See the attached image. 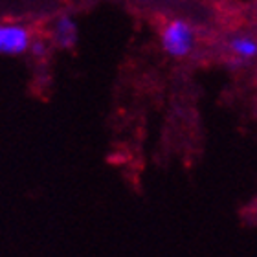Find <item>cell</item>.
<instances>
[{
    "label": "cell",
    "mask_w": 257,
    "mask_h": 257,
    "mask_svg": "<svg viewBox=\"0 0 257 257\" xmlns=\"http://www.w3.org/2000/svg\"><path fill=\"white\" fill-rule=\"evenodd\" d=\"M162 48L167 55L182 59L195 48V30L184 19H173L162 30Z\"/></svg>",
    "instance_id": "1"
},
{
    "label": "cell",
    "mask_w": 257,
    "mask_h": 257,
    "mask_svg": "<svg viewBox=\"0 0 257 257\" xmlns=\"http://www.w3.org/2000/svg\"><path fill=\"white\" fill-rule=\"evenodd\" d=\"M32 32L19 22L0 24V55H21L30 50Z\"/></svg>",
    "instance_id": "2"
},
{
    "label": "cell",
    "mask_w": 257,
    "mask_h": 257,
    "mask_svg": "<svg viewBox=\"0 0 257 257\" xmlns=\"http://www.w3.org/2000/svg\"><path fill=\"white\" fill-rule=\"evenodd\" d=\"M54 41L61 48H72L77 43V24L70 17H61L57 19L54 26Z\"/></svg>",
    "instance_id": "3"
},
{
    "label": "cell",
    "mask_w": 257,
    "mask_h": 257,
    "mask_svg": "<svg viewBox=\"0 0 257 257\" xmlns=\"http://www.w3.org/2000/svg\"><path fill=\"white\" fill-rule=\"evenodd\" d=\"M230 52L233 54V57L239 63H246V61H252L257 55V43L253 37H248V35H237L230 41Z\"/></svg>",
    "instance_id": "4"
},
{
    "label": "cell",
    "mask_w": 257,
    "mask_h": 257,
    "mask_svg": "<svg viewBox=\"0 0 257 257\" xmlns=\"http://www.w3.org/2000/svg\"><path fill=\"white\" fill-rule=\"evenodd\" d=\"M30 48H32V54H33V55H37V57H43V55L46 54V44L41 43V41H35V43L32 41V44H30Z\"/></svg>",
    "instance_id": "5"
}]
</instances>
